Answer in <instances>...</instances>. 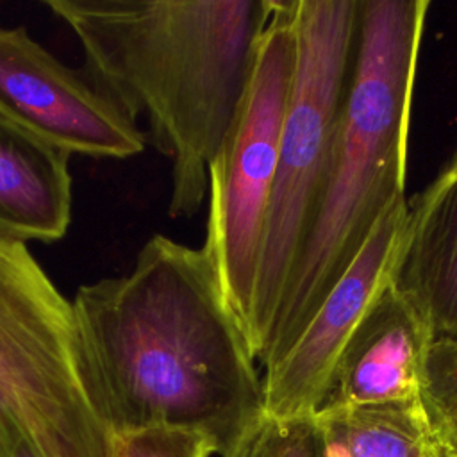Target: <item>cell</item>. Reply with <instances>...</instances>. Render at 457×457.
<instances>
[{
	"label": "cell",
	"instance_id": "obj_15",
	"mask_svg": "<svg viewBox=\"0 0 457 457\" xmlns=\"http://www.w3.org/2000/svg\"><path fill=\"white\" fill-rule=\"evenodd\" d=\"M427 373V403L445 439L457 452V339L432 345Z\"/></svg>",
	"mask_w": 457,
	"mask_h": 457
},
{
	"label": "cell",
	"instance_id": "obj_4",
	"mask_svg": "<svg viewBox=\"0 0 457 457\" xmlns=\"http://www.w3.org/2000/svg\"><path fill=\"white\" fill-rule=\"evenodd\" d=\"M359 16L355 0H295L296 68L246 328L257 362L327 182Z\"/></svg>",
	"mask_w": 457,
	"mask_h": 457
},
{
	"label": "cell",
	"instance_id": "obj_13",
	"mask_svg": "<svg viewBox=\"0 0 457 457\" xmlns=\"http://www.w3.org/2000/svg\"><path fill=\"white\" fill-rule=\"evenodd\" d=\"M220 457H325L314 416L278 420L261 414Z\"/></svg>",
	"mask_w": 457,
	"mask_h": 457
},
{
	"label": "cell",
	"instance_id": "obj_11",
	"mask_svg": "<svg viewBox=\"0 0 457 457\" xmlns=\"http://www.w3.org/2000/svg\"><path fill=\"white\" fill-rule=\"evenodd\" d=\"M70 155L0 114V232L52 243L71 221Z\"/></svg>",
	"mask_w": 457,
	"mask_h": 457
},
{
	"label": "cell",
	"instance_id": "obj_10",
	"mask_svg": "<svg viewBox=\"0 0 457 457\" xmlns=\"http://www.w3.org/2000/svg\"><path fill=\"white\" fill-rule=\"evenodd\" d=\"M391 284L436 341L457 339V152L411 200Z\"/></svg>",
	"mask_w": 457,
	"mask_h": 457
},
{
	"label": "cell",
	"instance_id": "obj_14",
	"mask_svg": "<svg viewBox=\"0 0 457 457\" xmlns=\"http://www.w3.org/2000/svg\"><path fill=\"white\" fill-rule=\"evenodd\" d=\"M218 443L186 427H146L112 434V457H214Z\"/></svg>",
	"mask_w": 457,
	"mask_h": 457
},
{
	"label": "cell",
	"instance_id": "obj_8",
	"mask_svg": "<svg viewBox=\"0 0 457 457\" xmlns=\"http://www.w3.org/2000/svg\"><path fill=\"white\" fill-rule=\"evenodd\" d=\"M405 212L407 198L402 195L384 211L293 346L262 371L264 414L278 420L307 418L323 407L345 346L391 282Z\"/></svg>",
	"mask_w": 457,
	"mask_h": 457
},
{
	"label": "cell",
	"instance_id": "obj_7",
	"mask_svg": "<svg viewBox=\"0 0 457 457\" xmlns=\"http://www.w3.org/2000/svg\"><path fill=\"white\" fill-rule=\"evenodd\" d=\"M0 114L68 155L129 159L148 143L137 121L25 27L0 25Z\"/></svg>",
	"mask_w": 457,
	"mask_h": 457
},
{
	"label": "cell",
	"instance_id": "obj_1",
	"mask_svg": "<svg viewBox=\"0 0 457 457\" xmlns=\"http://www.w3.org/2000/svg\"><path fill=\"white\" fill-rule=\"evenodd\" d=\"M71 300L111 434L196 428L220 453L264 412L261 366L202 246L154 234L129 273Z\"/></svg>",
	"mask_w": 457,
	"mask_h": 457
},
{
	"label": "cell",
	"instance_id": "obj_19",
	"mask_svg": "<svg viewBox=\"0 0 457 457\" xmlns=\"http://www.w3.org/2000/svg\"><path fill=\"white\" fill-rule=\"evenodd\" d=\"M455 455H457V452H455Z\"/></svg>",
	"mask_w": 457,
	"mask_h": 457
},
{
	"label": "cell",
	"instance_id": "obj_16",
	"mask_svg": "<svg viewBox=\"0 0 457 457\" xmlns=\"http://www.w3.org/2000/svg\"><path fill=\"white\" fill-rule=\"evenodd\" d=\"M0 457H43L32 445L29 436L21 430L18 421L12 418L7 425L0 445Z\"/></svg>",
	"mask_w": 457,
	"mask_h": 457
},
{
	"label": "cell",
	"instance_id": "obj_2",
	"mask_svg": "<svg viewBox=\"0 0 457 457\" xmlns=\"http://www.w3.org/2000/svg\"><path fill=\"white\" fill-rule=\"evenodd\" d=\"M84 73L171 161L168 216H195L237 114L275 0H45Z\"/></svg>",
	"mask_w": 457,
	"mask_h": 457
},
{
	"label": "cell",
	"instance_id": "obj_18",
	"mask_svg": "<svg viewBox=\"0 0 457 457\" xmlns=\"http://www.w3.org/2000/svg\"><path fill=\"white\" fill-rule=\"evenodd\" d=\"M436 457H457L455 455V450L448 445V441L445 439L443 441V445H441V448H439V452H437V455Z\"/></svg>",
	"mask_w": 457,
	"mask_h": 457
},
{
	"label": "cell",
	"instance_id": "obj_9",
	"mask_svg": "<svg viewBox=\"0 0 457 457\" xmlns=\"http://www.w3.org/2000/svg\"><path fill=\"white\" fill-rule=\"evenodd\" d=\"M432 345L418 311L389 282L345 346L323 407L427 400Z\"/></svg>",
	"mask_w": 457,
	"mask_h": 457
},
{
	"label": "cell",
	"instance_id": "obj_5",
	"mask_svg": "<svg viewBox=\"0 0 457 457\" xmlns=\"http://www.w3.org/2000/svg\"><path fill=\"white\" fill-rule=\"evenodd\" d=\"M0 398L43 457H112L77 311L27 241L0 232Z\"/></svg>",
	"mask_w": 457,
	"mask_h": 457
},
{
	"label": "cell",
	"instance_id": "obj_17",
	"mask_svg": "<svg viewBox=\"0 0 457 457\" xmlns=\"http://www.w3.org/2000/svg\"><path fill=\"white\" fill-rule=\"evenodd\" d=\"M14 416L11 414V411L7 409V405L2 402V398H0V445H2V439H4V434H5V430H7V425H9V421L12 420Z\"/></svg>",
	"mask_w": 457,
	"mask_h": 457
},
{
	"label": "cell",
	"instance_id": "obj_6",
	"mask_svg": "<svg viewBox=\"0 0 457 457\" xmlns=\"http://www.w3.org/2000/svg\"><path fill=\"white\" fill-rule=\"evenodd\" d=\"M293 9L295 0H275L241 105L209 166V211L202 250L245 332L296 68Z\"/></svg>",
	"mask_w": 457,
	"mask_h": 457
},
{
	"label": "cell",
	"instance_id": "obj_3",
	"mask_svg": "<svg viewBox=\"0 0 457 457\" xmlns=\"http://www.w3.org/2000/svg\"><path fill=\"white\" fill-rule=\"evenodd\" d=\"M427 0L361 2L355 62L327 182L264 348L278 362L353 262L375 223L405 195V168Z\"/></svg>",
	"mask_w": 457,
	"mask_h": 457
},
{
	"label": "cell",
	"instance_id": "obj_12",
	"mask_svg": "<svg viewBox=\"0 0 457 457\" xmlns=\"http://www.w3.org/2000/svg\"><path fill=\"white\" fill-rule=\"evenodd\" d=\"M314 423L325 457H436L445 441L427 400L327 405Z\"/></svg>",
	"mask_w": 457,
	"mask_h": 457
}]
</instances>
